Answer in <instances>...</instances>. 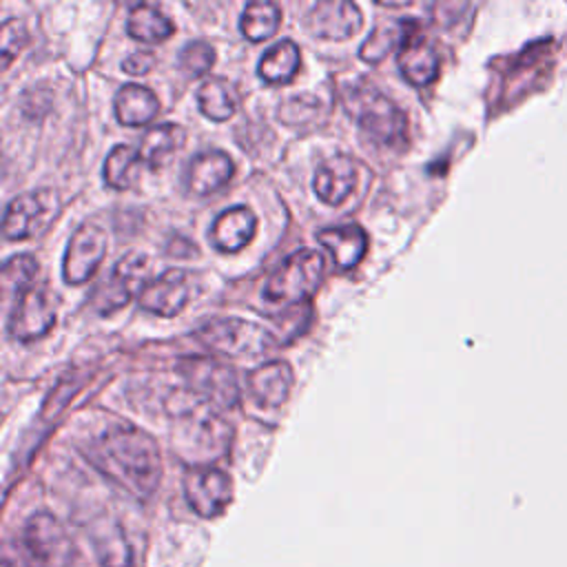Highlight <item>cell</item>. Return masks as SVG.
<instances>
[{
	"label": "cell",
	"mask_w": 567,
	"mask_h": 567,
	"mask_svg": "<svg viewBox=\"0 0 567 567\" xmlns=\"http://www.w3.org/2000/svg\"><path fill=\"white\" fill-rule=\"evenodd\" d=\"M91 465L135 498L155 494L162 478V458L155 441L133 425H115L91 441Z\"/></svg>",
	"instance_id": "6da1fadb"
},
{
	"label": "cell",
	"mask_w": 567,
	"mask_h": 567,
	"mask_svg": "<svg viewBox=\"0 0 567 567\" xmlns=\"http://www.w3.org/2000/svg\"><path fill=\"white\" fill-rule=\"evenodd\" d=\"M184 410L173 412L175 416V452L186 461L195 463L193 467L208 465V461L224 454L230 432L226 423L213 412L208 403L197 399L195 405H182Z\"/></svg>",
	"instance_id": "7a4b0ae2"
},
{
	"label": "cell",
	"mask_w": 567,
	"mask_h": 567,
	"mask_svg": "<svg viewBox=\"0 0 567 567\" xmlns=\"http://www.w3.org/2000/svg\"><path fill=\"white\" fill-rule=\"evenodd\" d=\"M326 275V259L315 248H301L288 255L268 277L264 297L270 303H301L310 299Z\"/></svg>",
	"instance_id": "3957f363"
},
{
	"label": "cell",
	"mask_w": 567,
	"mask_h": 567,
	"mask_svg": "<svg viewBox=\"0 0 567 567\" xmlns=\"http://www.w3.org/2000/svg\"><path fill=\"white\" fill-rule=\"evenodd\" d=\"M350 113L361 131L377 144L403 148L408 144V117L405 113L379 89L365 86L352 91Z\"/></svg>",
	"instance_id": "277c9868"
},
{
	"label": "cell",
	"mask_w": 567,
	"mask_h": 567,
	"mask_svg": "<svg viewBox=\"0 0 567 567\" xmlns=\"http://www.w3.org/2000/svg\"><path fill=\"white\" fill-rule=\"evenodd\" d=\"M177 370L197 399L210 408L228 410L239 403V379L230 365L215 357H182Z\"/></svg>",
	"instance_id": "5b68a950"
},
{
	"label": "cell",
	"mask_w": 567,
	"mask_h": 567,
	"mask_svg": "<svg viewBox=\"0 0 567 567\" xmlns=\"http://www.w3.org/2000/svg\"><path fill=\"white\" fill-rule=\"evenodd\" d=\"M195 337L224 357H259L275 346L272 334L264 326L237 317L206 321Z\"/></svg>",
	"instance_id": "8992f818"
},
{
	"label": "cell",
	"mask_w": 567,
	"mask_h": 567,
	"mask_svg": "<svg viewBox=\"0 0 567 567\" xmlns=\"http://www.w3.org/2000/svg\"><path fill=\"white\" fill-rule=\"evenodd\" d=\"M24 549L40 567H69L73 560V543L64 525L47 514H33L24 525Z\"/></svg>",
	"instance_id": "52a82bcc"
},
{
	"label": "cell",
	"mask_w": 567,
	"mask_h": 567,
	"mask_svg": "<svg viewBox=\"0 0 567 567\" xmlns=\"http://www.w3.org/2000/svg\"><path fill=\"white\" fill-rule=\"evenodd\" d=\"M58 197L53 190H33L9 202L2 219L7 239H27L40 233L58 215Z\"/></svg>",
	"instance_id": "ba28073f"
},
{
	"label": "cell",
	"mask_w": 567,
	"mask_h": 567,
	"mask_svg": "<svg viewBox=\"0 0 567 567\" xmlns=\"http://www.w3.org/2000/svg\"><path fill=\"white\" fill-rule=\"evenodd\" d=\"M184 496L195 514L215 518L228 507L233 498V483L226 472L213 465L190 467L184 474Z\"/></svg>",
	"instance_id": "9c48e42d"
},
{
	"label": "cell",
	"mask_w": 567,
	"mask_h": 567,
	"mask_svg": "<svg viewBox=\"0 0 567 567\" xmlns=\"http://www.w3.org/2000/svg\"><path fill=\"white\" fill-rule=\"evenodd\" d=\"M146 257L140 252H128L113 266L111 275L93 295V306L100 315H113L131 301L133 295H140L144 288Z\"/></svg>",
	"instance_id": "30bf717a"
},
{
	"label": "cell",
	"mask_w": 567,
	"mask_h": 567,
	"mask_svg": "<svg viewBox=\"0 0 567 567\" xmlns=\"http://www.w3.org/2000/svg\"><path fill=\"white\" fill-rule=\"evenodd\" d=\"M106 255V235L97 224H80L69 239L62 277L66 284L80 286L89 281Z\"/></svg>",
	"instance_id": "8fae6325"
},
{
	"label": "cell",
	"mask_w": 567,
	"mask_h": 567,
	"mask_svg": "<svg viewBox=\"0 0 567 567\" xmlns=\"http://www.w3.org/2000/svg\"><path fill=\"white\" fill-rule=\"evenodd\" d=\"M53 323H55V308L49 295L38 286H29L16 297L13 308L9 312L7 330L13 339L31 341V339L44 337L53 328Z\"/></svg>",
	"instance_id": "7c38bea8"
},
{
	"label": "cell",
	"mask_w": 567,
	"mask_h": 567,
	"mask_svg": "<svg viewBox=\"0 0 567 567\" xmlns=\"http://www.w3.org/2000/svg\"><path fill=\"white\" fill-rule=\"evenodd\" d=\"M190 292V275L182 268H168L153 281L144 284V288L137 295V301L140 308L146 312L159 317H175L186 308Z\"/></svg>",
	"instance_id": "4fadbf2b"
},
{
	"label": "cell",
	"mask_w": 567,
	"mask_h": 567,
	"mask_svg": "<svg viewBox=\"0 0 567 567\" xmlns=\"http://www.w3.org/2000/svg\"><path fill=\"white\" fill-rule=\"evenodd\" d=\"M396 62L403 78L414 86H425L439 75V53L425 40V35H421L419 24L414 20H408V31L399 47Z\"/></svg>",
	"instance_id": "5bb4252c"
},
{
	"label": "cell",
	"mask_w": 567,
	"mask_h": 567,
	"mask_svg": "<svg viewBox=\"0 0 567 567\" xmlns=\"http://www.w3.org/2000/svg\"><path fill=\"white\" fill-rule=\"evenodd\" d=\"M308 27L317 38L348 40L361 27V11L348 0H323L308 11Z\"/></svg>",
	"instance_id": "9a60e30c"
},
{
	"label": "cell",
	"mask_w": 567,
	"mask_h": 567,
	"mask_svg": "<svg viewBox=\"0 0 567 567\" xmlns=\"http://www.w3.org/2000/svg\"><path fill=\"white\" fill-rule=\"evenodd\" d=\"M354 182H357L354 162L348 155L339 153L319 164L312 177V188L323 204L337 206L352 193Z\"/></svg>",
	"instance_id": "2e32d148"
},
{
	"label": "cell",
	"mask_w": 567,
	"mask_h": 567,
	"mask_svg": "<svg viewBox=\"0 0 567 567\" xmlns=\"http://www.w3.org/2000/svg\"><path fill=\"white\" fill-rule=\"evenodd\" d=\"M257 217L248 206H230L221 210L210 226V244L221 252L241 250L255 235Z\"/></svg>",
	"instance_id": "e0dca14e"
},
{
	"label": "cell",
	"mask_w": 567,
	"mask_h": 567,
	"mask_svg": "<svg viewBox=\"0 0 567 567\" xmlns=\"http://www.w3.org/2000/svg\"><path fill=\"white\" fill-rule=\"evenodd\" d=\"M233 171L235 164L224 151H202L188 164V190L195 195H210L230 182Z\"/></svg>",
	"instance_id": "ac0fdd59"
},
{
	"label": "cell",
	"mask_w": 567,
	"mask_h": 567,
	"mask_svg": "<svg viewBox=\"0 0 567 567\" xmlns=\"http://www.w3.org/2000/svg\"><path fill=\"white\" fill-rule=\"evenodd\" d=\"M317 239L332 255L334 264L343 270L354 268L368 250V235L357 224L323 228L317 233Z\"/></svg>",
	"instance_id": "d6986e66"
},
{
	"label": "cell",
	"mask_w": 567,
	"mask_h": 567,
	"mask_svg": "<svg viewBox=\"0 0 567 567\" xmlns=\"http://www.w3.org/2000/svg\"><path fill=\"white\" fill-rule=\"evenodd\" d=\"M292 388V368L286 361H270L248 374V390L264 408H279Z\"/></svg>",
	"instance_id": "ffe728a7"
},
{
	"label": "cell",
	"mask_w": 567,
	"mask_h": 567,
	"mask_svg": "<svg viewBox=\"0 0 567 567\" xmlns=\"http://www.w3.org/2000/svg\"><path fill=\"white\" fill-rule=\"evenodd\" d=\"M159 111L157 95L142 84H124L115 95V115L124 126H142L155 120Z\"/></svg>",
	"instance_id": "44dd1931"
},
{
	"label": "cell",
	"mask_w": 567,
	"mask_h": 567,
	"mask_svg": "<svg viewBox=\"0 0 567 567\" xmlns=\"http://www.w3.org/2000/svg\"><path fill=\"white\" fill-rule=\"evenodd\" d=\"M301 64L299 47L292 40H279L259 60L257 73L268 84H288Z\"/></svg>",
	"instance_id": "7402d4cb"
},
{
	"label": "cell",
	"mask_w": 567,
	"mask_h": 567,
	"mask_svg": "<svg viewBox=\"0 0 567 567\" xmlns=\"http://www.w3.org/2000/svg\"><path fill=\"white\" fill-rule=\"evenodd\" d=\"M184 137H186L184 128L175 122H164V124L151 126L137 146L142 162H146L153 168L164 164L184 144Z\"/></svg>",
	"instance_id": "603a6c76"
},
{
	"label": "cell",
	"mask_w": 567,
	"mask_h": 567,
	"mask_svg": "<svg viewBox=\"0 0 567 567\" xmlns=\"http://www.w3.org/2000/svg\"><path fill=\"white\" fill-rule=\"evenodd\" d=\"M173 22L151 4H137L126 20V33L140 42H162L173 33Z\"/></svg>",
	"instance_id": "cb8c5ba5"
},
{
	"label": "cell",
	"mask_w": 567,
	"mask_h": 567,
	"mask_svg": "<svg viewBox=\"0 0 567 567\" xmlns=\"http://www.w3.org/2000/svg\"><path fill=\"white\" fill-rule=\"evenodd\" d=\"M279 22H281V9L275 2L257 0V2L246 4L241 20H239V29L246 40L261 42L277 33Z\"/></svg>",
	"instance_id": "d4e9b609"
},
{
	"label": "cell",
	"mask_w": 567,
	"mask_h": 567,
	"mask_svg": "<svg viewBox=\"0 0 567 567\" xmlns=\"http://www.w3.org/2000/svg\"><path fill=\"white\" fill-rule=\"evenodd\" d=\"M197 102H199L202 113L215 122L228 120L237 109L235 89L224 78L206 80L197 91Z\"/></svg>",
	"instance_id": "484cf974"
},
{
	"label": "cell",
	"mask_w": 567,
	"mask_h": 567,
	"mask_svg": "<svg viewBox=\"0 0 567 567\" xmlns=\"http://www.w3.org/2000/svg\"><path fill=\"white\" fill-rule=\"evenodd\" d=\"M142 162L140 151L128 144H117L104 159V182L111 188L124 190L135 182V168Z\"/></svg>",
	"instance_id": "4316f807"
},
{
	"label": "cell",
	"mask_w": 567,
	"mask_h": 567,
	"mask_svg": "<svg viewBox=\"0 0 567 567\" xmlns=\"http://www.w3.org/2000/svg\"><path fill=\"white\" fill-rule=\"evenodd\" d=\"M405 31H408V20H401L399 24H379L370 33V38L361 44V49H359L361 60H365L370 64L381 62L394 44L401 47V42L405 38Z\"/></svg>",
	"instance_id": "83f0119b"
},
{
	"label": "cell",
	"mask_w": 567,
	"mask_h": 567,
	"mask_svg": "<svg viewBox=\"0 0 567 567\" xmlns=\"http://www.w3.org/2000/svg\"><path fill=\"white\" fill-rule=\"evenodd\" d=\"M38 272V264L31 255H16L2 266V288L4 292L16 290V297L27 290Z\"/></svg>",
	"instance_id": "f1b7e54d"
},
{
	"label": "cell",
	"mask_w": 567,
	"mask_h": 567,
	"mask_svg": "<svg viewBox=\"0 0 567 567\" xmlns=\"http://www.w3.org/2000/svg\"><path fill=\"white\" fill-rule=\"evenodd\" d=\"M215 62V51L208 42L204 40H195V42H188L182 53H179V66L186 75L190 78H199L204 75L206 71H210Z\"/></svg>",
	"instance_id": "f546056e"
},
{
	"label": "cell",
	"mask_w": 567,
	"mask_h": 567,
	"mask_svg": "<svg viewBox=\"0 0 567 567\" xmlns=\"http://www.w3.org/2000/svg\"><path fill=\"white\" fill-rule=\"evenodd\" d=\"M95 547H97L102 567H133L126 538L120 532L115 536H111V534L97 536Z\"/></svg>",
	"instance_id": "4dcf8cb0"
},
{
	"label": "cell",
	"mask_w": 567,
	"mask_h": 567,
	"mask_svg": "<svg viewBox=\"0 0 567 567\" xmlns=\"http://www.w3.org/2000/svg\"><path fill=\"white\" fill-rule=\"evenodd\" d=\"M27 42V31L18 20H4L2 24V64L7 66L9 60L20 51Z\"/></svg>",
	"instance_id": "1f68e13d"
},
{
	"label": "cell",
	"mask_w": 567,
	"mask_h": 567,
	"mask_svg": "<svg viewBox=\"0 0 567 567\" xmlns=\"http://www.w3.org/2000/svg\"><path fill=\"white\" fill-rule=\"evenodd\" d=\"M153 64H155V55L151 51H135L122 62V69L131 75H144L151 71Z\"/></svg>",
	"instance_id": "d6a6232c"
}]
</instances>
